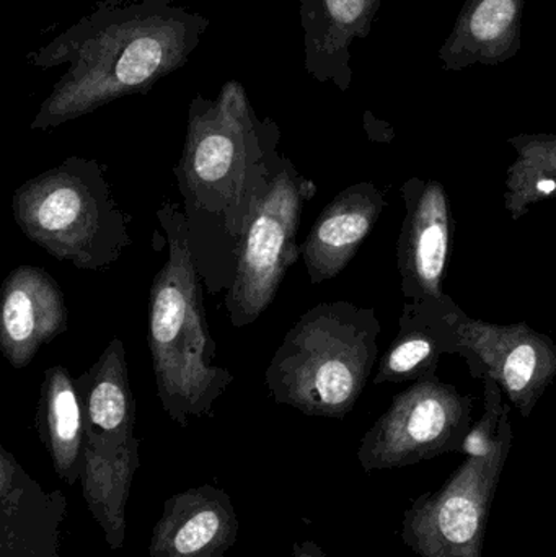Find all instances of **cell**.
Segmentation results:
<instances>
[{
  "instance_id": "cell-1",
  "label": "cell",
  "mask_w": 556,
  "mask_h": 557,
  "mask_svg": "<svg viewBox=\"0 0 556 557\" xmlns=\"http://www.w3.org/2000/svg\"><path fill=\"white\" fill-rule=\"evenodd\" d=\"M273 117L255 113L247 90L228 81L215 100L189 103L176 183L189 247L211 294H227L248 221L273 180L283 153Z\"/></svg>"
},
{
  "instance_id": "cell-2",
  "label": "cell",
  "mask_w": 556,
  "mask_h": 557,
  "mask_svg": "<svg viewBox=\"0 0 556 557\" xmlns=\"http://www.w3.org/2000/svg\"><path fill=\"white\" fill-rule=\"evenodd\" d=\"M209 20L173 0H103L48 45L26 54L33 67L67 65L29 129L48 131L153 85L188 62Z\"/></svg>"
},
{
  "instance_id": "cell-3",
  "label": "cell",
  "mask_w": 556,
  "mask_h": 557,
  "mask_svg": "<svg viewBox=\"0 0 556 557\" xmlns=\"http://www.w3.org/2000/svg\"><path fill=\"white\" fill-rule=\"evenodd\" d=\"M165 231L169 258L156 274L149 295L147 343L152 356L157 396L180 428L191 418L212 416L214 403L234 383V373L214 366L212 339L198 271L182 205L165 201L157 211Z\"/></svg>"
},
{
  "instance_id": "cell-4",
  "label": "cell",
  "mask_w": 556,
  "mask_h": 557,
  "mask_svg": "<svg viewBox=\"0 0 556 557\" xmlns=\"http://www.w3.org/2000/svg\"><path fill=\"white\" fill-rule=\"evenodd\" d=\"M381 331L374 308L351 301L310 308L271 357L264 373L271 398L306 416L345 419L371 379Z\"/></svg>"
},
{
  "instance_id": "cell-5",
  "label": "cell",
  "mask_w": 556,
  "mask_h": 557,
  "mask_svg": "<svg viewBox=\"0 0 556 557\" xmlns=\"http://www.w3.org/2000/svg\"><path fill=\"white\" fill-rule=\"evenodd\" d=\"M10 206L29 242L77 270H108L133 244L131 219L97 160L69 157L16 188Z\"/></svg>"
},
{
  "instance_id": "cell-6",
  "label": "cell",
  "mask_w": 556,
  "mask_h": 557,
  "mask_svg": "<svg viewBox=\"0 0 556 557\" xmlns=\"http://www.w3.org/2000/svg\"><path fill=\"white\" fill-rule=\"evenodd\" d=\"M316 195V183L283 153L245 228L234 282L224 297L232 326L255 323L273 305L287 271L302 258L297 232L304 208Z\"/></svg>"
},
{
  "instance_id": "cell-7",
  "label": "cell",
  "mask_w": 556,
  "mask_h": 557,
  "mask_svg": "<svg viewBox=\"0 0 556 557\" xmlns=\"http://www.w3.org/2000/svg\"><path fill=\"white\" fill-rule=\"evenodd\" d=\"M511 405L499 424L495 447L470 455L434 491L405 510L400 539L420 557H482L486 527L499 480L512 448Z\"/></svg>"
},
{
  "instance_id": "cell-8",
  "label": "cell",
  "mask_w": 556,
  "mask_h": 557,
  "mask_svg": "<svg viewBox=\"0 0 556 557\" xmlns=\"http://www.w3.org/2000/svg\"><path fill=\"white\" fill-rule=\"evenodd\" d=\"M473 395H462L436 373L411 383L366 432L358 461L366 473L413 467L446 454H460L472 429Z\"/></svg>"
},
{
  "instance_id": "cell-9",
  "label": "cell",
  "mask_w": 556,
  "mask_h": 557,
  "mask_svg": "<svg viewBox=\"0 0 556 557\" xmlns=\"http://www.w3.org/2000/svg\"><path fill=\"white\" fill-rule=\"evenodd\" d=\"M457 356L466 360L470 375L495 380L522 418L535 406L556 379V343L526 321L496 324L472 318L454 308Z\"/></svg>"
},
{
  "instance_id": "cell-10",
  "label": "cell",
  "mask_w": 556,
  "mask_h": 557,
  "mask_svg": "<svg viewBox=\"0 0 556 557\" xmlns=\"http://www.w3.org/2000/svg\"><path fill=\"white\" fill-rule=\"evenodd\" d=\"M400 195L405 202L397 242L401 294L407 300H441L456 227L446 186L411 176Z\"/></svg>"
},
{
  "instance_id": "cell-11",
  "label": "cell",
  "mask_w": 556,
  "mask_h": 557,
  "mask_svg": "<svg viewBox=\"0 0 556 557\" xmlns=\"http://www.w3.org/2000/svg\"><path fill=\"white\" fill-rule=\"evenodd\" d=\"M67 327L64 292L48 271L38 267L10 271L0 288V349L13 369H26L38 350Z\"/></svg>"
},
{
  "instance_id": "cell-12",
  "label": "cell",
  "mask_w": 556,
  "mask_h": 557,
  "mask_svg": "<svg viewBox=\"0 0 556 557\" xmlns=\"http://www.w3.org/2000/svg\"><path fill=\"white\" fill-rule=\"evenodd\" d=\"M65 516L64 494L46 493L0 447V557H59V529Z\"/></svg>"
},
{
  "instance_id": "cell-13",
  "label": "cell",
  "mask_w": 556,
  "mask_h": 557,
  "mask_svg": "<svg viewBox=\"0 0 556 557\" xmlns=\"http://www.w3.org/2000/svg\"><path fill=\"white\" fill-rule=\"evenodd\" d=\"M238 516L225 491L193 487L169 497L152 530L150 557H225L238 539Z\"/></svg>"
},
{
  "instance_id": "cell-14",
  "label": "cell",
  "mask_w": 556,
  "mask_h": 557,
  "mask_svg": "<svg viewBox=\"0 0 556 557\" xmlns=\"http://www.w3.org/2000/svg\"><path fill=\"white\" fill-rule=\"evenodd\" d=\"M385 208L384 191L371 182L348 186L325 206L300 245L312 284L332 281L346 270Z\"/></svg>"
},
{
  "instance_id": "cell-15",
  "label": "cell",
  "mask_w": 556,
  "mask_h": 557,
  "mask_svg": "<svg viewBox=\"0 0 556 557\" xmlns=\"http://www.w3.org/2000/svg\"><path fill=\"white\" fill-rule=\"evenodd\" d=\"M304 65L320 84L342 91L353 84L351 46L371 35L382 0H299Z\"/></svg>"
},
{
  "instance_id": "cell-16",
  "label": "cell",
  "mask_w": 556,
  "mask_h": 557,
  "mask_svg": "<svg viewBox=\"0 0 556 557\" xmlns=\"http://www.w3.org/2000/svg\"><path fill=\"white\" fill-rule=\"evenodd\" d=\"M450 295L441 300H407L398 318V334L392 341L372 383H413L437 372L441 357L457 354L454 308Z\"/></svg>"
},
{
  "instance_id": "cell-17",
  "label": "cell",
  "mask_w": 556,
  "mask_h": 557,
  "mask_svg": "<svg viewBox=\"0 0 556 557\" xmlns=\"http://www.w3.org/2000/svg\"><path fill=\"white\" fill-rule=\"evenodd\" d=\"M528 0H466L454 28L437 51L444 71L502 65L522 49Z\"/></svg>"
},
{
  "instance_id": "cell-18",
  "label": "cell",
  "mask_w": 556,
  "mask_h": 557,
  "mask_svg": "<svg viewBox=\"0 0 556 557\" xmlns=\"http://www.w3.org/2000/svg\"><path fill=\"white\" fill-rule=\"evenodd\" d=\"M77 388L84 408L85 442L118 447L133 441L136 399L120 337L111 339L97 362L78 376Z\"/></svg>"
},
{
  "instance_id": "cell-19",
  "label": "cell",
  "mask_w": 556,
  "mask_h": 557,
  "mask_svg": "<svg viewBox=\"0 0 556 557\" xmlns=\"http://www.w3.org/2000/svg\"><path fill=\"white\" fill-rule=\"evenodd\" d=\"M139 447L137 437L118 447L85 442L82 493L111 549L123 548L126 539V506L140 465Z\"/></svg>"
},
{
  "instance_id": "cell-20",
  "label": "cell",
  "mask_w": 556,
  "mask_h": 557,
  "mask_svg": "<svg viewBox=\"0 0 556 557\" xmlns=\"http://www.w3.org/2000/svg\"><path fill=\"white\" fill-rule=\"evenodd\" d=\"M36 431L51 457L55 474L67 484L81 481L85 421L77 380L62 366L49 367L36 408Z\"/></svg>"
},
{
  "instance_id": "cell-21",
  "label": "cell",
  "mask_w": 556,
  "mask_h": 557,
  "mask_svg": "<svg viewBox=\"0 0 556 557\" xmlns=\"http://www.w3.org/2000/svg\"><path fill=\"white\" fill-rule=\"evenodd\" d=\"M515 162L506 172L503 205L512 221L556 196V134H519L508 139Z\"/></svg>"
},
{
  "instance_id": "cell-22",
  "label": "cell",
  "mask_w": 556,
  "mask_h": 557,
  "mask_svg": "<svg viewBox=\"0 0 556 557\" xmlns=\"http://www.w3.org/2000/svg\"><path fill=\"white\" fill-rule=\"evenodd\" d=\"M511 403L495 380H483V414L473 422L460 455H485L495 447L499 424Z\"/></svg>"
},
{
  "instance_id": "cell-23",
  "label": "cell",
  "mask_w": 556,
  "mask_h": 557,
  "mask_svg": "<svg viewBox=\"0 0 556 557\" xmlns=\"http://www.w3.org/2000/svg\"><path fill=\"white\" fill-rule=\"evenodd\" d=\"M365 127L368 131L369 139L379 140V143H391L394 139V129L384 121H378L371 113L365 114Z\"/></svg>"
},
{
  "instance_id": "cell-24",
  "label": "cell",
  "mask_w": 556,
  "mask_h": 557,
  "mask_svg": "<svg viewBox=\"0 0 556 557\" xmlns=\"http://www.w3.org/2000/svg\"><path fill=\"white\" fill-rule=\"evenodd\" d=\"M291 557H329L322 548L313 542L296 543Z\"/></svg>"
}]
</instances>
